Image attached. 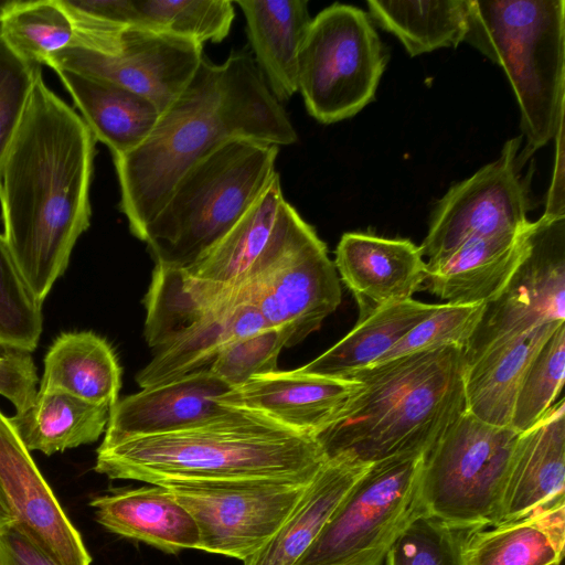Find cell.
I'll return each mask as SVG.
<instances>
[{
  "mask_svg": "<svg viewBox=\"0 0 565 565\" xmlns=\"http://www.w3.org/2000/svg\"><path fill=\"white\" fill-rule=\"evenodd\" d=\"M471 0L367 1L369 12L411 56L463 42Z\"/></svg>",
  "mask_w": 565,
  "mask_h": 565,
  "instance_id": "obj_33",
  "label": "cell"
},
{
  "mask_svg": "<svg viewBox=\"0 0 565 565\" xmlns=\"http://www.w3.org/2000/svg\"><path fill=\"white\" fill-rule=\"evenodd\" d=\"M94 470L148 484L313 478L327 457L315 436L246 408L173 433L102 443Z\"/></svg>",
  "mask_w": 565,
  "mask_h": 565,
  "instance_id": "obj_3",
  "label": "cell"
},
{
  "mask_svg": "<svg viewBox=\"0 0 565 565\" xmlns=\"http://www.w3.org/2000/svg\"><path fill=\"white\" fill-rule=\"evenodd\" d=\"M486 303H441L419 323L413 327L379 364L396 358L436 350L444 347L466 348L482 315ZM373 365V364H372Z\"/></svg>",
  "mask_w": 565,
  "mask_h": 565,
  "instance_id": "obj_39",
  "label": "cell"
},
{
  "mask_svg": "<svg viewBox=\"0 0 565 565\" xmlns=\"http://www.w3.org/2000/svg\"><path fill=\"white\" fill-rule=\"evenodd\" d=\"M40 65L17 55L0 35V168L24 116Z\"/></svg>",
  "mask_w": 565,
  "mask_h": 565,
  "instance_id": "obj_41",
  "label": "cell"
},
{
  "mask_svg": "<svg viewBox=\"0 0 565 565\" xmlns=\"http://www.w3.org/2000/svg\"><path fill=\"white\" fill-rule=\"evenodd\" d=\"M0 565H57L17 525L0 526Z\"/></svg>",
  "mask_w": 565,
  "mask_h": 565,
  "instance_id": "obj_43",
  "label": "cell"
},
{
  "mask_svg": "<svg viewBox=\"0 0 565 565\" xmlns=\"http://www.w3.org/2000/svg\"><path fill=\"white\" fill-rule=\"evenodd\" d=\"M463 42L504 71L520 108L524 163L564 124L565 1L471 0Z\"/></svg>",
  "mask_w": 565,
  "mask_h": 565,
  "instance_id": "obj_5",
  "label": "cell"
},
{
  "mask_svg": "<svg viewBox=\"0 0 565 565\" xmlns=\"http://www.w3.org/2000/svg\"><path fill=\"white\" fill-rule=\"evenodd\" d=\"M423 460L404 455L370 465L295 565H383L401 534L424 515Z\"/></svg>",
  "mask_w": 565,
  "mask_h": 565,
  "instance_id": "obj_8",
  "label": "cell"
},
{
  "mask_svg": "<svg viewBox=\"0 0 565 565\" xmlns=\"http://www.w3.org/2000/svg\"><path fill=\"white\" fill-rule=\"evenodd\" d=\"M38 392H63L109 409L118 402L121 366L111 345L92 331L58 334L50 345Z\"/></svg>",
  "mask_w": 565,
  "mask_h": 565,
  "instance_id": "obj_28",
  "label": "cell"
},
{
  "mask_svg": "<svg viewBox=\"0 0 565 565\" xmlns=\"http://www.w3.org/2000/svg\"><path fill=\"white\" fill-rule=\"evenodd\" d=\"M95 141L41 72L0 168L3 237L41 305L90 224Z\"/></svg>",
  "mask_w": 565,
  "mask_h": 565,
  "instance_id": "obj_1",
  "label": "cell"
},
{
  "mask_svg": "<svg viewBox=\"0 0 565 565\" xmlns=\"http://www.w3.org/2000/svg\"><path fill=\"white\" fill-rule=\"evenodd\" d=\"M248 301L246 285L199 278L183 267L154 263L145 296V338L159 350L205 319Z\"/></svg>",
  "mask_w": 565,
  "mask_h": 565,
  "instance_id": "obj_21",
  "label": "cell"
},
{
  "mask_svg": "<svg viewBox=\"0 0 565 565\" xmlns=\"http://www.w3.org/2000/svg\"><path fill=\"white\" fill-rule=\"evenodd\" d=\"M269 328L258 308L249 301L232 306L200 322L168 345L136 376L141 388L210 371L232 342Z\"/></svg>",
  "mask_w": 565,
  "mask_h": 565,
  "instance_id": "obj_29",
  "label": "cell"
},
{
  "mask_svg": "<svg viewBox=\"0 0 565 565\" xmlns=\"http://www.w3.org/2000/svg\"><path fill=\"white\" fill-rule=\"evenodd\" d=\"M565 322V216L533 222L530 248L483 315L466 348L463 369L486 350L547 323Z\"/></svg>",
  "mask_w": 565,
  "mask_h": 565,
  "instance_id": "obj_12",
  "label": "cell"
},
{
  "mask_svg": "<svg viewBox=\"0 0 565 565\" xmlns=\"http://www.w3.org/2000/svg\"><path fill=\"white\" fill-rule=\"evenodd\" d=\"M13 523V516L10 512L8 503L0 490V526Z\"/></svg>",
  "mask_w": 565,
  "mask_h": 565,
  "instance_id": "obj_44",
  "label": "cell"
},
{
  "mask_svg": "<svg viewBox=\"0 0 565 565\" xmlns=\"http://www.w3.org/2000/svg\"><path fill=\"white\" fill-rule=\"evenodd\" d=\"M387 57L366 12L342 3L320 11L298 61V92L310 116L333 124L356 115L373 100Z\"/></svg>",
  "mask_w": 565,
  "mask_h": 565,
  "instance_id": "obj_9",
  "label": "cell"
},
{
  "mask_svg": "<svg viewBox=\"0 0 565 565\" xmlns=\"http://www.w3.org/2000/svg\"><path fill=\"white\" fill-rule=\"evenodd\" d=\"M108 416L106 406L63 392H38L33 403L9 420L30 452L51 456L98 440Z\"/></svg>",
  "mask_w": 565,
  "mask_h": 565,
  "instance_id": "obj_32",
  "label": "cell"
},
{
  "mask_svg": "<svg viewBox=\"0 0 565 565\" xmlns=\"http://www.w3.org/2000/svg\"><path fill=\"white\" fill-rule=\"evenodd\" d=\"M95 140L106 145L113 158L138 148L161 115L148 98L106 79L55 71Z\"/></svg>",
  "mask_w": 565,
  "mask_h": 565,
  "instance_id": "obj_26",
  "label": "cell"
},
{
  "mask_svg": "<svg viewBox=\"0 0 565 565\" xmlns=\"http://www.w3.org/2000/svg\"><path fill=\"white\" fill-rule=\"evenodd\" d=\"M235 139L278 147L297 142L298 136L248 53L232 52L221 64L203 56L148 138L135 150L113 158L120 209L131 234L140 239L181 175Z\"/></svg>",
  "mask_w": 565,
  "mask_h": 565,
  "instance_id": "obj_2",
  "label": "cell"
},
{
  "mask_svg": "<svg viewBox=\"0 0 565 565\" xmlns=\"http://www.w3.org/2000/svg\"><path fill=\"white\" fill-rule=\"evenodd\" d=\"M435 307L413 298L383 307L359 320L344 338L299 370L348 380L352 373L376 363Z\"/></svg>",
  "mask_w": 565,
  "mask_h": 565,
  "instance_id": "obj_31",
  "label": "cell"
},
{
  "mask_svg": "<svg viewBox=\"0 0 565 565\" xmlns=\"http://www.w3.org/2000/svg\"><path fill=\"white\" fill-rule=\"evenodd\" d=\"M361 383L339 418L316 436L327 458L372 465L425 456L465 412L462 349L444 347L352 373Z\"/></svg>",
  "mask_w": 565,
  "mask_h": 565,
  "instance_id": "obj_4",
  "label": "cell"
},
{
  "mask_svg": "<svg viewBox=\"0 0 565 565\" xmlns=\"http://www.w3.org/2000/svg\"><path fill=\"white\" fill-rule=\"evenodd\" d=\"M0 35L22 60L40 66L76 42L73 24L58 0H18L0 22Z\"/></svg>",
  "mask_w": 565,
  "mask_h": 565,
  "instance_id": "obj_35",
  "label": "cell"
},
{
  "mask_svg": "<svg viewBox=\"0 0 565 565\" xmlns=\"http://www.w3.org/2000/svg\"><path fill=\"white\" fill-rule=\"evenodd\" d=\"M520 434L463 412L424 456L419 502L424 515L461 529L500 524Z\"/></svg>",
  "mask_w": 565,
  "mask_h": 565,
  "instance_id": "obj_7",
  "label": "cell"
},
{
  "mask_svg": "<svg viewBox=\"0 0 565 565\" xmlns=\"http://www.w3.org/2000/svg\"><path fill=\"white\" fill-rule=\"evenodd\" d=\"M287 334L269 327L228 344L218 354L210 372L235 388L254 376L277 371L278 358L287 347Z\"/></svg>",
  "mask_w": 565,
  "mask_h": 565,
  "instance_id": "obj_40",
  "label": "cell"
},
{
  "mask_svg": "<svg viewBox=\"0 0 565 565\" xmlns=\"http://www.w3.org/2000/svg\"><path fill=\"white\" fill-rule=\"evenodd\" d=\"M533 222L522 232L468 241L426 265L423 288L458 305L488 303L503 291L530 248Z\"/></svg>",
  "mask_w": 565,
  "mask_h": 565,
  "instance_id": "obj_20",
  "label": "cell"
},
{
  "mask_svg": "<svg viewBox=\"0 0 565 565\" xmlns=\"http://www.w3.org/2000/svg\"><path fill=\"white\" fill-rule=\"evenodd\" d=\"M370 465L328 458L275 534L243 565H295Z\"/></svg>",
  "mask_w": 565,
  "mask_h": 565,
  "instance_id": "obj_27",
  "label": "cell"
},
{
  "mask_svg": "<svg viewBox=\"0 0 565 565\" xmlns=\"http://www.w3.org/2000/svg\"><path fill=\"white\" fill-rule=\"evenodd\" d=\"M132 28L204 42H222L235 18L230 0H131Z\"/></svg>",
  "mask_w": 565,
  "mask_h": 565,
  "instance_id": "obj_34",
  "label": "cell"
},
{
  "mask_svg": "<svg viewBox=\"0 0 565 565\" xmlns=\"http://www.w3.org/2000/svg\"><path fill=\"white\" fill-rule=\"evenodd\" d=\"M202 58V44L194 40L128 28L116 54L70 46L44 64L120 85L148 98L162 113L190 83Z\"/></svg>",
  "mask_w": 565,
  "mask_h": 565,
  "instance_id": "obj_13",
  "label": "cell"
},
{
  "mask_svg": "<svg viewBox=\"0 0 565 565\" xmlns=\"http://www.w3.org/2000/svg\"><path fill=\"white\" fill-rule=\"evenodd\" d=\"M254 61L279 102L298 92L299 53L311 23L305 0H236Z\"/></svg>",
  "mask_w": 565,
  "mask_h": 565,
  "instance_id": "obj_24",
  "label": "cell"
},
{
  "mask_svg": "<svg viewBox=\"0 0 565 565\" xmlns=\"http://www.w3.org/2000/svg\"><path fill=\"white\" fill-rule=\"evenodd\" d=\"M232 388L210 371L145 387L109 409L102 443L188 429L226 414L220 397Z\"/></svg>",
  "mask_w": 565,
  "mask_h": 565,
  "instance_id": "obj_18",
  "label": "cell"
},
{
  "mask_svg": "<svg viewBox=\"0 0 565 565\" xmlns=\"http://www.w3.org/2000/svg\"><path fill=\"white\" fill-rule=\"evenodd\" d=\"M277 156L275 145L235 139L185 171L140 237L154 263L186 268L201 258L262 196Z\"/></svg>",
  "mask_w": 565,
  "mask_h": 565,
  "instance_id": "obj_6",
  "label": "cell"
},
{
  "mask_svg": "<svg viewBox=\"0 0 565 565\" xmlns=\"http://www.w3.org/2000/svg\"><path fill=\"white\" fill-rule=\"evenodd\" d=\"M42 328V305L0 234V347L30 353L39 344Z\"/></svg>",
  "mask_w": 565,
  "mask_h": 565,
  "instance_id": "obj_36",
  "label": "cell"
},
{
  "mask_svg": "<svg viewBox=\"0 0 565 565\" xmlns=\"http://www.w3.org/2000/svg\"><path fill=\"white\" fill-rule=\"evenodd\" d=\"M18 1L0 0V22L14 8Z\"/></svg>",
  "mask_w": 565,
  "mask_h": 565,
  "instance_id": "obj_45",
  "label": "cell"
},
{
  "mask_svg": "<svg viewBox=\"0 0 565 565\" xmlns=\"http://www.w3.org/2000/svg\"><path fill=\"white\" fill-rule=\"evenodd\" d=\"M561 324H542L510 338L466 366L465 411L487 424L510 427L522 380L543 343Z\"/></svg>",
  "mask_w": 565,
  "mask_h": 565,
  "instance_id": "obj_25",
  "label": "cell"
},
{
  "mask_svg": "<svg viewBox=\"0 0 565 565\" xmlns=\"http://www.w3.org/2000/svg\"><path fill=\"white\" fill-rule=\"evenodd\" d=\"M565 377V323L543 343L519 388L510 427L522 434L536 425L552 407Z\"/></svg>",
  "mask_w": 565,
  "mask_h": 565,
  "instance_id": "obj_37",
  "label": "cell"
},
{
  "mask_svg": "<svg viewBox=\"0 0 565 565\" xmlns=\"http://www.w3.org/2000/svg\"><path fill=\"white\" fill-rule=\"evenodd\" d=\"M38 384L36 367L29 352L7 350L0 355V395L9 399L17 412L33 403Z\"/></svg>",
  "mask_w": 565,
  "mask_h": 565,
  "instance_id": "obj_42",
  "label": "cell"
},
{
  "mask_svg": "<svg viewBox=\"0 0 565 565\" xmlns=\"http://www.w3.org/2000/svg\"><path fill=\"white\" fill-rule=\"evenodd\" d=\"M313 478L163 487L194 518L200 532V550L245 562L275 534Z\"/></svg>",
  "mask_w": 565,
  "mask_h": 565,
  "instance_id": "obj_10",
  "label": "cell"
},
{
  "mask_svg": "<svg viewBox=\"0 0 565 565\" xmlns=\"http://www.w3.org/2000/svg\"><path fill=\"white\" fill-rule=\"evenodd\" d=\"M334 266L354 296L359 320L388 305L412 299L423 289L426 262L409 239L385 238L366 233H345Z\"/></svg>",
  "mask_w": 565,
  "mask_h": 565,
  "instance_id": "obj_19",
  "label": "cell"
},
{
  "mask_svg": "<svg viewBox=\"0 0 565 565\" xmlns=\"http://www.w3.org/2000/svg\"><path fill=\"white\" fill-rule=\"evenodd\" d=\"M435 518L419 515L396 540L386 555V565H465L468 533Z\"/></svg>",
  "mask_w": 565,
  "mask_h": 565,
  "instance_id": "obj_38",
  "label": "cell"
},
{
  "mask_svg": "<svg viewBox=\"0 0 565 565\" xmlns=\"http://www.w3.org/2000/svg\"><path fill=\"white\" fill-rule=\"evenodd\" d=\"M361 388L355 380L274 371L220 397L222 404L262 413L294 430L317 436L333 424Z\"/></svg>",
  "mask_w": 565,
  "mask_h": 565,
  "instance_id": "obj_17",
  "label": "cell"
},
{
  "mask_svg": "<svg viewBox=\"0 0 565 565\" xmlns=\"http://www.w3.org/2000/svg\"><path fill=\"white\" fill-rule=\"evenodd\" d=\"M564 481L565 403L562 398L536 425L519 436L500 524L516 521L564 499Z\"/></svg>",
  "mask_w": 565,
  "mask_h": 565,
  "instance_id": "obj_22",
  "label": "cell"
},
{
  "mask_svg": "<svg viewBox=\"0 0 565 565\" xmlns=\"http://www.w3.org/2000/svg\"><path fill=\"white\" fill-rule=\"evenodd\" d=\"M89 505L97 522L111 533L169 554L200 550L194 518L163 486L117 490L95 497Z\"/></svg>",
  "mask_w": 565,
  "mask_h": 565,
  "instance_id": "obj_23",
  "label": "cell"
},
{
  "mask_svg": "<svg viewBox=\"0 0 565 565\" xmlns=\"http://www.w3.org/2000/svg\"><path fill=\"white\" fill-rule=\"evenodd\" d=\"M565 507L557 500L516 521L468 533L465 565H561Z\"/></svg>",
  "mask_w": 565,
  "mask_h": 565,
  "instance_id": "obj_30",
  "label": "cell"
},
{
  "mask_svg": "<svg viewBox=\"0 0 565 565\" xmlns=\"http://www.w3.org/2000/svg\"><path fill=\"white\" fill-rule=\"evenodd\" d=\"M245 284L267 324L286 332L287 348L317 331L341 303L334 263L317 233Z\"/></svg>",
  "mask_w": 565,
  "mask_h": 565,
  "instance_id": "obj_14",
  "label": "cell"
},
{
  "mask_svg": "<svg viewBox=\"0 0 565 565\" xmlns=\"http://www.w3.org/2000/svg\"><path fill=\"white\" fill-rule=\"evenodd\" d=\"M316 234L284 198L277 172L257 202L201 258L192 275L223 285H243Z\"/></svg>",
  "mask_w": 565,
  "mask_h": 565,
  "instance_id": "obj_15",
  "label": "cell"
},
{
  "mask_svg": "<svg viewBox=\"0 0 565 565\" xmlns=\"http://www.w3.org/2000/svg\"><path fill=\"white\" fill-rule=\"evenodd\" d=\"M0 490L25 533L57 565H90L79 531L40 472L30 451L0 411Z\"/></svg>",
  "mask_w": 565,
  "mask_h": 565,
  "instance_id": "obj_16",
  "label": "cell"
},
{
  "mask_svg": "<svg viewBox=\"0 0 565 565\" xmlns=\"http://www.w3.org/2000/svg\"><path fill=\"white\" fill-rule=\"evenodd\" d=\"M522 136L505 142L499 158L452 185L435 206L419 246L430 265L463 243L524 231L529 196L520 175Z\"/></svg>",
  "mask_w": 565,
  "mask_h": 565,
  "instance_id": "obj_11",
  "label": "cell"
}]
</instances>
